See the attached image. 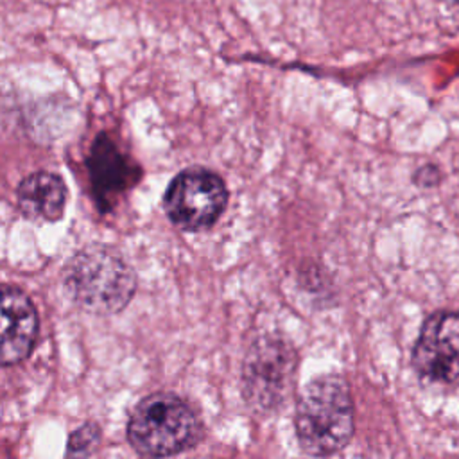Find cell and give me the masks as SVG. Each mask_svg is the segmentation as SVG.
Segmentation results:
<instances>
[{"instance_id": "cell-1", "label": "cell", "mask_w": 459, "mask_h": 459, "mask_svg": "<svg viewBox=\"0 0 459 459\" xmlns=\"http://www.w3.org/2000/svg\"><path fill=\"white\" fill-rule=\"evenodd\" d=\"M299 446L316 457L344 448L353 434V403L341 375H323L305 385L294 416Z\"/></svg>"}, {"instance_id": "cell-2", "label": "cell", "mask_w": 459, "mask_h": 459, "mask_svg": "<svg viewBox=\"0 0 459 459\" xmlns=\"http://www.w3.org/2000/svg\"><path fill=\"white\" fill-rule=\"evenodd\" d=\"M201 434L197 412L170 393H154L140 400L127 423V439L133 450L145 459L185 452L199 441Z\"/></svg>"}, {"instance_id": "cell-3", "label": "cell", "mask_w": 459, "mask_h": 459, "mask_svg": "<svg viewBox=\"0 0 459 459\" xmlns=\"http://www.w3.org/2000/svg\"><path fill=\"white\" fill-rule=\"evenodd\" d=\"M65 287L81 308L95 314H113L129 303L136 280L117 251L93 244L68 260Z\"/></svg>"}, {"instance_id": "cell-4", "label": "cell", "mask_w": 459, "mask_h": 459, "mask_svg": "<svg viewBox=\"0 0 459 459\" xmlns=\"http://www.w3.org/2000/svg\"><path fill=\"white\" fill-rule=\"evenodd\" d=\"M296 351L280 337H260L246 353L242 393L247 405L258 412L276 411L294 387Z\"/></svg>"}, {"instance_id": "cell-5", "label": "cell", "mask_w": 459, "mask_h": 459, "mask_svg": "<svg viewBox=\"0 0 459 459\" xmlns=\"http://www.w3.org/2000/svg\"><path fill=\"white\" fill-rule=\"evenodd\" d=\"M226 203L228 188L222 178L201 167L179 172L163 195L165 213L186 231L210 228L224 212Z\"/></svg>"}, {"instance_id": "cell-6", "label": "cell", "mask_w": 459, "mask_h": 459, "mask_svg": "<svg viewBox=\"0 0 459 459\" xmlns=\"http://www.w3.org/2000/svg\"><path fill=\"white\" fill-rule=\"evenodd\" d=\"M412 366L430 382H459V314L439 310L423 323Z\"/></svg>"}, {"instance_id": "cell-7", "label": "cell", "mask_w": 459, "mask_h": 459, "mask_svg": "<svg viewBox=\"0 0 459 459\" xmlns=\"http://www.w3.org/2000/svg\"><path fill=\"white\" fill-rule=\"evenodd\" d=\"M38 337V312L30 298L13 285H0V366L27 359Z\"/></svg>"}, {"instance_id": "cell-8", "label": "cell", "mask_w": 459, "mask_h": 459, "mask_svg": "<svg viewBox=\"0 0 459 459\" xmlns=\"http://www.w3.org/2000/svg\"><path fill=\"white\" fill-rule=\"evenodd\" d=\"M88 170L102 210L109 206L113 197L138 179L136 165L106 134H99L93 142L88 156Z\"/></svg>"}, {"instance_id": "cell-9", "label": "cell", "mask_w": 459, "mask_h": 459, "mask_svg": "<svg viewBox=\"0 0 459 459\" xmlns=\"http://www.w3.org/2000/svg\"><path fill=\"white\" fill-rule=\"evenodd\" d=\"M16 201L27 219L54 222L63 215L66 186L57 174L38 170L20 181Z\"/></svg>"}, {"instance_id": "cell-10", "label": "cell", "mask_w": 459, "mask_h": 459, "mask_svg": "<svg viewBox=\"0 0 459 459\" xmlns=\"http://www.w3.org/2000/svg\"><path fill=\"white\" fill-rule=\"evenodd\" d=\"M100 443V429L95 423H84L72 432L68 439L66 459H86Z\"/></svg>"}, {"instance_id": "cell-11", "label": "cell", "mask_w": 459, "mask_h": 459, "mask_svg": "<svg viewBox=\"0 0 459 459\" xmlns=\"http://www.w3.org/2000/svg\"><path fill=\"white\" fill-rule=\"evenodd\" d=\"M437 179H439V174H437V170H436L434 167H423V169L418 170V174H416V181H418L420 185H423V186H430V185H434Z\"/></svg>"}, {"instance_id": "cell-12", "label": "cell", "mask_w": 459, "mask_h": 459, "mask_svg": "<svg viewBox=\"0 0 459 459\" xmlns=\"http://www.w3.org/2000/svg\"><path fill=\"white\" fill-rule=\"evenodd\" d=\"M445 2H459V0H445Z\"/></svg>"}]
</instances>
